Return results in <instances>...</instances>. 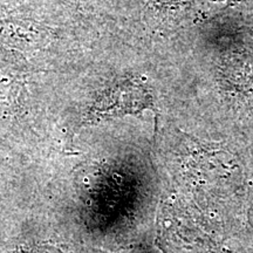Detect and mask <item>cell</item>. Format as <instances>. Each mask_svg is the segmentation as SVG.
<instances>
[{
  "instance_id": "obj_1",
  "label": "cell",
  "mask_w": 253,
  "mask_h": 253,
  "mask_svg": "<svg viewBox=\"0 0 253 253\" xmlns=\"http://www.w3.org/2000/svg\"><path fill=\"white\" fill-rule=\"evenodd\" d=\"M226 249L231 253H253V198L243 210L238 229Z\"/></svg>"
}]
</instances>
